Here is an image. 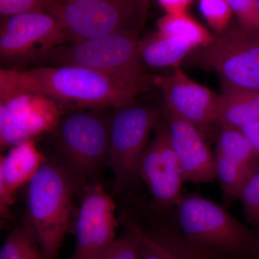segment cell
<instances>
[{
    "label": "cell",
    "mask_w": 259,
    "mask_h": 259,
    "mask_svg": "<svg viewBox=\"0 0 259 259\" xmlns=\"http://www.w3.org/2000/svg\"><path fill=\"white\" fill-rule=\"evenodd\" d=\"M218 119L221 126L240 129L259 121V91L223 89Z\"/></svg>",
    "instance_id": "cell-18"
},
{
    "label": "cell",
    "mask_w": 259,
    "mask_h": 259,
    "mask_svg": "<svg viewBox=\"0 0 259 259\" xmlns=\"http://www.w3.org/2000/svg\"><path fill=\"white\" fill-rule=\"evenodd\" d=\"M47 162L33 140L10 148L7 156L0 158V212L10 218L9 207L20 187L29 183Z\"/></svg>",
    "instance_id": "cell-13"
},
{
    "label": "cell",
    "mask_w": 259,
    "mask_h": 259,
    "mask_svg": "<svg viewBox=\"0 0 259 259\" xmlns=\"http://www.w3.org/2000/svg\"><path fill=\"white\" fill-rule=\"evenodd\" d=\"M139 49L144 64L153 68H176L194 50L188 42L168 36L158 30L139 40Z\"/></svg>",
    "instance_id": "cell-19"
},
{
    "label": "cell",
    "mask_w": 259,
    "mask_h": 259,
    "mask_svg": "<svg viewBox=\"0 0 259 259\" xmlns=\"http://www.w3.org/2000/svg\"><path fill=\"white\" fill-rule=\"evenodd\" d=\"M199 8L216 32L223 31L231 23L233 11L228 0H200Z\"/></svg>",
    "instance_id": "cell-25"
},
{
    "label": "cell",
    "mask_w": 259,
    "mask_h": 259,
    "mask_svg": "<svg viewBox=\"0 0 259 259\" xmlns=\"http://www.w3.org/2000/svg\"><path fill=\"white\" fill-rule=\"evenodd\" d=\"M247 222L259 228V166L240 194Z\"/></svg>",
    "instance_id": "cell-26"
},
{
    "label": "cell",
    "mask_w": 259,
    "mask_h": 259,
    "mask_svg": "<svg viewBox=\"0 0 259 259\" xmlns=\"http://www.w3.org/2000/svg\"><path fill=\"white\" fill-rule=\"evenodd\" d=\"M197 49V62L217 73L222 89L259 91L258 29L234 20Z\"/></svg>",
    "instance_id": "cell-5"
},
{
    "label": "cell",
    "mask_w": 259,
    "mask_h": 259,
    "mask_svg": "<svg viewBox=\"0 0 259 259\" xmlns=\"http://www.w3.org/2000/svg\"><path fill=\"white\" fill-rule=\"evenodd\" d=\"M125 228L118 238L107 247L98 259H141V228L131 220L125 223Z\"/></svg>",
    "instance_id": "cell-22"
},
{
    "label": "cell",
    "mask_w": 259,
    "mask_h": 259,
    "mask_svg": "<svg viewBox=\"0 0 259 259\" xmlns=\"http://www.w3.org/2000/svg\"><path fill=\"white\" fill-rule=\"evenodd\" d=\"M101 110L64 113L54 130L56 147L74 175H93L108 161L110 117Z\"/></svg>",
    "instance_id": "cell-8"
},
{
    "label": "cell",
    "mask_w": 259,
    "mask_h": 259,
    "mask_svg": "<svg viewBox=\"0 0 259 259\" xmlns=\"http://www.w3.org/2000/svg\"><path fill=\"white\" fill-rule=\"evenodd\" d=\"M189 245L210 259H247L255 233L226 208L196 193L184 194L175 207Z\"/></svg>",
    "instance_id": "cell-2"
},
{
    "label": "cell",
    "mask_w": 259,
    "mask_h": 259,
    "mask_svg": "<svg viewBox=\"0 0 259 259\" xmlns=\"http://www.w3.org/2000/svg\"><path fill=\"white\" fill-rule=\"evenodd\" d=\"M30 93L54 100L63 108L104 110L135 101L142 93L123 81L76 66L0 70V94Z\"/></svg>",
    "instance_id": "cell-1"
},
{
    "label": "cell",
    "mask_w": 259,
    "mask_h": 259,
    "mask_svg": "<svg viewBox=\"0 0 259 259\" xmlns=\"http://www.w3.org/2000/svg\"><path fill=\"white\" fill-rule=\"evenodd\" d=\"M214 159L223 199L228 206L239 199L245 184L258 168L259 157L248 151L215 150Z\"/></svg>",
    "instance_id": "cell-16"
},
{
    "label": "cell",
    "mask_w": 259,
    "mask_h": 259,
    "mask_svg": "<svg viewBox=\"0 0 259 259\" xmlns=\"http://www.w3.org/2000/svg\"><path fill=\"white\" fill-rule=\"evenodd\" d=\"M247 259H259V228L255 232L254 241Z\"/></svg>",
    "instance_id": "cell-31"
},
{
    "label": "cell",
    "mask_w": 259,
    "mask_h": 259,
    "mask_svg": "<svg viewBox=\"0 0 259 259\" xmlns=\"http://www.w3.org/2000/svg\"><path fill=\"white\" fill-rule=\"evenodd\" d=\"M154 130V138L140 159L139 176L152 196L151 208L165 213L173 210L180 202L185 181L163 117H160Z\"/></svg>",
    "instance_id": "cell-9"
},
{
    "label": "cell",
    "mask_w": 259,
    "mask_h": 259,
    "mask_svg": "<svg viewBox=\"0 0 259 259\" xmlns=\"http://www.w3.org/2000/svg\"><path fill=\"white\" fill-rule=\"evenodd\" d=\"M110 117L108 162L114 175L113 196L139 182V164L150 133L161 115L155 107L131 102Z\"/></svg>",
    "instance_id": "cell-6"
},
{
    "label": "cell",
    "mask_w": 259,
    "mask_h": 259,
    "mask_svg": "<svg viewBox=\"0 0 259 259\" xmlns=\"http://www.w3.org/2000/svg\"><path fill=\"white\" fill-rule=\"evenodd\" d=\"M237 20L247 26L258 29L259 11L256 0H228Z\"/></svg>",
    "instance_id": "cell-28"
},
{
    "label": "cell",
    "mask_w": 259,
    "mask_h": 259,
    "mask_svg": "<svg viewBox=\"0 0 259 259\" xmlns=\"http://www.w3.org/2000/svg\"><path fill=\"white\" fill-rule=\"evenodd\" d=\"M56 0H0V14L4 18L13 15L49 12Z\"/></svg>",
    "instance_id": "cell-27"
},
{
    "label": "cell",
    "mask_w": 259,
    "mask_h": 259,
    "mask_svg": "<svg viewBox=\"0 0 259 259\" xmlns=\"http://www.w3.org/2000/svg\"><path fill=\"white\" fill-rule=\"evenodd\" d=\"M150 0H142L143 3V8H144V10L145 13H146L147 12L148 5H149Z\"/></svg>",
    "instance_id": "cell-32"
},
{
    "label": "cell",
    "mask_w": 259,
    "mask_h": 259,
    "mask_svg": "<svg viewBox=\"0 0 259 259\" xmlns=\"http://www.w3.org/2000/svg\"><path fill=\"white\" fill-rule=\"evenodd\" d=\"M0 259H44L37 237L26 221L15 227L7 237Z\"/></svg>",
    "instance_id": "cell-21"
},
{
    "label": "cell",
    "mask_w": 259,
    "mask_h": 259,
    "mask_svg": "<svg viewBox=\"0 0 259 259\" xmlns=\"http://www.w3.org/2000/svg\"><path fill=\"white\" fill-rule=\"evenodd\" d=\"M67 41L62 24L47 12L7 17L0 28V55L5 60L38 58Z\"/></svg>",
    "instance_id": "cell-10"
},
{
    "label": "cell",
    "mask_w": 259,
    "mask_h": 259,
    "mask_svg": "<svg viewBox=\"0 0 259 259\" xmlns=\"http://www.w3.org/2000/svg\"><path fill=\"white\" fill-rule=\"evenodd\" d=\"M113 204V199L101 186L95 185L86 189L76 221V245L73 259H91L94 227L102 213Z\"/></svg>",
    "instance_id": "cell-17"
},
{
    "label": "cell",
    "mask_w": 259,
    "mask_h": 259,
    "mask_svg": "<svg viewBox=\"0 0 259 259\" xmlns=\"http://www.w3.org/2000/svg\"><path fill=\"white\" fill-rule=\"evenodd\" d=\"M141 228V259H179L188 256L207 258L194 250L182 235L174 211L162 214L161 221L150 229Z\"/></svg>",
    "instance_id": "cell-15"
},
{
    "label": "cell",
    "mask_w": 259,
    "mask_h": 259,
    "mask_svg": "<svg viewBox=\"0 0 259 259\" xmlns=\"http://www.w3.org/2000/svg\"><path fill=\"white\" fill-rule=\"evenodd\" d=\"M139 30L70 42L47 51L41 60L56 66H76L93 70L123 81L144 92L153 84L139 49Z\"/></svg>",
    "instance_id": "cell-3"
},
{
    "label": "cell",
    "mask_w": 259,
    "mask_h": 259,
    "mask_svg": "<svg viewBox=\"0 0 259 259\" xmlns=\"http://www.w3.org/2000/svg\"><path fill=\"white\" fill-rule=\"evenodd\" d=\"M115 204L107 207L97 220L92 236L90 258L98 259L115 239L117 221L115 216Z\"/></svg>",
    "instance_id": "cell-23"
},
{
    "label": "cell",
    "mask_w": 259,
    "mask_h": 259,
    "mask_svg": "<svg viewBox=\"0 0 259 259\" xmlns=\"http://www.w3.org/2000/svg\"><path fill=\"white\" fill-rule=\"evenodd\" d=\"M49 13L59 19L70 42L125 30H140L146 15L142 0L55 2Z\"/></svg>",
    "instance_id": "cell-7"
},
{
    "label": "cell",
    "mask_w": 259,
    "mask_h": 259,
    "mask_svg": "<svg viewBox=\"0 0 259 259\" xmlns=\"http://www.w3.org/2000/svg\"><path fill=\"white\" fill-rule=\"evenodd\" d=\"M162 117L185 182L211 183L217 179L214 154L202 133L192 122L163 107Z\"/></svg>",
    "instance_id": "cell-12"
},
{
    "label": "cell",
    "mask_w": 259,
    "mask_h": 259,
    "mask_svg": "<svg viewBox=\"0 0 259 259\" xmlns=\"http://www.w3.org/2000/svg\"><path fill=\"white\" fill-rule=\"evenodd\" d=\"M166 14L180 15L187 13L192 0H158Z\"/></svg>",
    "instance_id": "cell-29"
},
{
    "label": "cell",
    "mask_w": 259,
    "mask_h": 259,
    "mask_svg": "<svg viewBox=\"0 0 259 259\" xmlns=\"http://www.w3.org/2000/svg\"><path fill=\"white\" fill-rule=\"evenodd\" d=\"M157 27L161 33L188 42L194 49L206 47L212 40L213 35L187 13L165 15L158 20Z\"/></svg>",
    "instance_id": "cell-20"
},
{
    "label": "cell",
    "mask_w": 259,
    "mask_h": 259,
    "mask_svg": "<svg viewBox=\"0 0 259 259\" xmlns=\"http://www.w3.org/2000/svg\"><path fill=\"white\" fill-rule=\"evenodd\" d=\"M179 259H205L204 258H202V257L199 256H188V257H184V258H181Z\"/></svg>",
    "instance_id": "cell-33"
},
{
    "label": "cell",
    "mask_w": 259,
    "mask_h": 259,
    "mask_svg": "<svg viewBox=\"0 0 259 259\" xmlns=\"http://www.w3.org/2000/svg\"><path fill=\"white\" fill-rule=\"evenodd\" d=\"M75 191L74 175L53 161L42 164L29 182L28 218L44 259H56L69 225Z\"/></svg>",
    "instance_id": "cell-4"
},
{
    "label": "cell",
    "mask_w": 259,
    "mask_h": 259,
    "mask_svg": "<svg viewBox=\"0 0 259 259\" xmlns=\"http://www.w3.org/2000/svg\"><path fill=\"white\" fill-rule=\"evenodd\" d=\"M64 2L74 1V0H64Z\"/></svg>",
    "instance_id": "cell-35"
},
{
    "label": "cell",
    "mask_w": 259,
    "mask_h": 259,
    "mask_svg": "<svg viewBox=\"0 0 259 259\" xmlns=\"http://www.w3.org/2000/svg\"><path fill=\"white\" fill-rule=\"evenodd\" d=\"M256 5H257V8H258V10L259 11V0H256Z\"/></svg>",
    "instance_id": "cell-34"
},
{
    "label": "cell",
    "mask_w": 259,
    "mask_h": 259,
    "mask_svg": "<svg viewBox=\"0 0 259 259\" xmlns=\"http://www.w3.org/2000/svg\"><path fill=\"white\" fill-rule=\"evenodd\" d=\"M153 84L161 90L166 108L199 131L218 124L220 95L195 82L180 69L153 76Z\"/></svg>",
    "instance_id": "cell-11"
},
{
    "label": "cell",
    "mask_w": 259,
    "mask_h": 259,
    "mask_svg": "<svg viewBox=\"0 0 259 259\" xmlns=\"http://www.w3.org/2000/svg\"><path fill=\"white\" fill-rule=\"evenodd\" d=\"M3 105L32 139L45 133L54 132L64 115L60 105L38 94H0Z\"/></svg>",
    "instance_id": "cell-14"
},
{
    "label": "cell",
    "mask_w": 259,
    "mask_h": 259,
    "mask_svg": "<svg viewBox=\"0 0 259 259\" xmlns=\"http://www.w3.org/2000/svg\"><path fill=\"white\" fill-rule=\"evenodd\" d=\"M241 129L259 157V121L248 124Z\"/></svg>",
    "instance_id": "cell-30"
},
{
    "label": "cell",
    "mask_w": 259,
    "mask_h": 259,
    "mask_svg": "<svg viewBox=\"0 0 259 259\" xmlns=\"http://www.w3.org/2000/svg\"><path fill=\"white\" fill-rule=\"evenodd\" d=\"M33 140L3 105H0V148L1 151Z\"/></svg>",
    "instance_id": "cell-24"
}]
</instances>
